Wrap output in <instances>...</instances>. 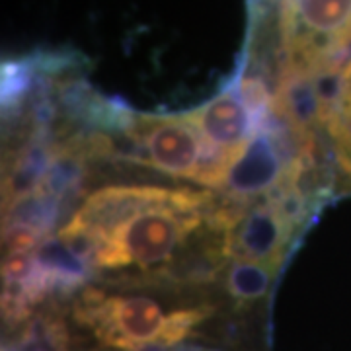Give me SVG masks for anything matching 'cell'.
<instances>
[{"instance_id": "6da1fadb", "label": "cell", "mask_w": 351, "mask_h": 351, "mask_svg": "<svg viewBox=\"0 0 351 351\" xmlns=\"http://www.w3.org/2000/svg\"><path fill=\"white\" fill-rule=\"evenodd\" d=\"M203 221V215H184L172 205L143 209L101 234L104 239L92 267L110 271L125 269L129 265H137L143 271L152 267L162 269L172 262L176 248L195 232Z\"/></svg>"}, {"instance_id": "7a4b0ae2", "label": "cell", "mask_w": 351, "mask_h": 351, "mask_svg": "<svg viewBox=\"0 0 351 351\" xmlns=\"http://www.w3.org/2000/svg\"><path fill=\"white\" fill-rule=\"evenodd\" d=\"M279 32L283 66L313 73L332 61L346 64L351 47V0H281Z\"/></svg>"}, {"instance_id": "3957f363", "label": "cell", "mask_w": 351, "mask_h": 351, "mask_svg": "<svg viewBox=\"0 0 351 351\" xmlns=\"http://www.w3.org/2000/svg\"><path fill=\"white\" fill-rule=\"evenodd\" d=\"M143 154V164L174 178L197 180L205 138L184 113H137L127 129Z\"/></svg>"}, {"instance_id": "277c9868", "label": "cell", "mask_w": 351, "mask_h": 351, "mask_svg": "<svg viewBox=\"0 0 351 351\" xmlns=\"http://www.w3.org/2000/svg\"><path fill=\"white\" fill-rule=\"evenodd\" d=\"M168 314L149 297H108L94 314L76 326L86 328L98 350L131 351L145 343H162Z\"/></svg>"}, {"instance_id": "5b68a950", "label": "cell", "mask_w": 351, "mask_h": 351, "mask_svg": "<svg viewBox=\"0 0 351 351\" xmlns=\"http://www.w3.org/2000/svg\"><path fill=\"white\" fill-rule=\"evenodd\" d=\"M299 232L277 213L269 203H254L246 215L223 234L226 258L269 263L277 269L283 267L291 254V240Z\"/></svg>"}, {"instance_id": "8992f818", "label": "cell", "mask_w": 351, "mask_h": 351, "mask_svg": "<svg viewBox=\"0 0 351 351\" xmlns=\"http://www.w3.org/2000/svg\"><path fill=\"white\" fill-rule=\"evenodd\" d=\"M287 160L277 141L267 131H258L246 145L237 162L226 174L223 197L244 205L258 203V197H267L283 182Z\"/></svg>"}, {"instance_id": "52a82bcc", "label": "cell", "mask_w": 351, "mask_h": 351, "mask_svg": "<svg viewBox=\"0 0 351 351\" xmlns=\"http://www.w3.org/2000/svg\"><path fill=\"white\" fill-rule=\"evenodd\" d=\"M156 205H172L180 211V188L158 186H108L88 195L73 221L100 234L113 230L133 215Z\"/></svg>"}, {"instance_id": "ba28073f", "label": "cell", "mask_w": 351, "mask_h": 351, "mask_svg": "<svg viewBox=\"0 0 351 351\" xmlns=\"http://www.w3.org/2000/svg\"><path fill=\"white\" fill-rule=\"evenodd\" d=\"M186 115L199 129L201 137L232 158H239L256 135L252 113L239 94L228 88Z\"/></svg>"}, {"instance_id": "9c48e42d", "label": "cell", "mask_w": 351, "mask_h": 351, "mask_svg": "<svg viewBox=\"0 0 351 351\" xmlns=\"http://www.w3.org/2000/svg\"><path fill=\"white\" fill-rule=\"evenodd\" d=\"M274 113L287 123L302 145L320 135V101L311 71L283 66L274 92Z\"/></svg>"}, {"instance_id": "30bf717a", "label": "cell", "mask_w": 351, "mask_h": 351, "mask_svg": "<svg viewBox=\"0 0 351 351\" xmlns=\"http://www.w3.org/2000/svg\"><path fill=\"white\" fill-rule=\"evenodd\" d=\"M38 263L49 276L53 297H69L80 289L92 274V265L73 252L59 237H47L34 252Z\"/></svg>"}, {"instance_id": "8fae6325", "label": "cell", "mask_w": 351, "mask_h": 351, "mask_svg": "<svg viewBox=\"0 0 351 351\" xmlns=\"http://www.w3.org/2000/svg\"><path fill=\"white\" fill-rule=\"evenodd\" d=\"M86 160L88 158L78 151L73 138L57 141V154L39 188L61 201L63 211H66L84 191Z\"/></svg>"}, {"instance_id": "7c38bea8", "label": "cell", "mask_w": 351, "mask_h": 351, "mask_svg": "<svg viewBox=\"0 0 351 351\" xmlns=\"http://www.w3.org/2000/svg\"><path fill=\"white\" fill-rule=\"evenodd\" d=\"M277 267L269 263L234 260L226 271V295L234 302V308L242 311L263 301L274 287Z\"/></svg>"}, {"instance_id": "4fadbf2b", "label": "cell", "mask_w": 351, "mask_h": 351, "mask_svg": "<svg viewBox=\"0 0 351 351\" xmlns=\"http://www.w3.org/2000/svg\"><path fill=\"white\" fill-rule=\"evenodd\" d=\"M2 211H4V226H27L38 230L45 239L51 237L53 228L57 226V221L64 213L61 201L41 188L16 197L8 205H2Z\"/></svg>"}, {"instance_id": "5bb4252c", "label": "cell", "mask_w": 351, "mask_h": 351, "mask_svg": "<svg viewBox=\"0 0 351 351\" xmlns=\"http://www.w3.org/2000/svg\"><path fill=\"white\" fill-rule=\"evenodd\" d=\"M38 84L36 66L29 57L20 61L2 63V117L4 123H12L14 119L24 115L25 100L34 94Z\"/></svg>"}, {"instance_id": "9a60e30c", "label": "cell", "mask_w": 351, "mask_h": 351, "mask_svg": "<svg viewBox=\"0 0 351 351\" xmlns=\"http://www.w3.org/2000/svg\"><path fill=\"white\" fill-rule=\"evenodd\" d=\"M45 240L38 230L22 225H6L2 228V244L8 256L14 254H32Z\"/></svg>"}, {"instance_id": "2e32d148", "label": "cell", "mask_w": 351, "mask_h": 351, "mask_svg": "<svg viewBox=\"0 0 351 351\" xmlns=\"http://www.w3.org/2000/svg\"><path fill=\"white\" fill-rule=\"evenodd\" d=\"M38 267V260L34 254H14L4 258L2 262V281L4 285L22 287L29 281Z\"/></svg>"}]
</instances>
